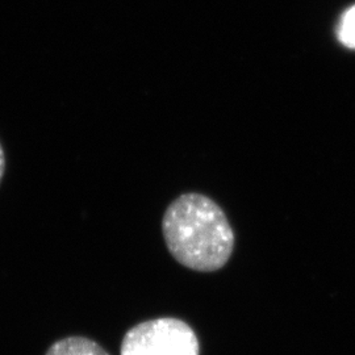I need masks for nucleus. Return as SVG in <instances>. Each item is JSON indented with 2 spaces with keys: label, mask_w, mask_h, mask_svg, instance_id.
Masks as SVG:
<instances>
[{
  "label": "nucleus",
  "mask_w": 355,
  "mask_h": 355,
  "mask_svg": "<svg viewBox=\"0 0 355 355\" xmlns=\"http://www.w3.org/2000/svg\"><path fill=\"white\" fill-rule=\"evenodd\" d=\"M162 233L171 255L193 271L220 270L234 248L228 217L202 193H184L170 204L162 218Z\"/></svg>",
  "instance_id": "1"
},
{
  "label": "nucleus",
  "mask_w": 355,
  "mask_h": 355,
  "mask_svg": "<svg viewBox=\"0 0 355 355\" xmlns=\"http://www.w3.org/2000/svg\"><path fill=\"white\" fill-rule=\"evenodd\" d=\"M120 355H200V343L187 322L154 318L127 331Z\"/></svg>",
  "instance_id": "2"
},
{
  "label": "nucleus",
  "mask_w": 355,
  "mask_h": 355,
  "mask_svg": "<svg viewBox=\"0 0 355 355\" xmlns=\"http://www.w3.org/2000/svg\"><path fill=\"white\" fill-rule=\"evenodd\" d=\"M4 171H6V155H4V150L0 145V182H1L3 175H4Z\"/></svg>",
  "instance_id": "5"
},
{
  "label": "nucleus",
  "mask_w": 355,
  "mask_h": 355,
  "mask_svg": "<svg viewBox=\"0 0 355 355\" xmlns=\"http://www.w3.org/2000/svg\"><path fill=\"white\" fill-rule=\"evenodd\" d=\"M45 355H110L102 345L87 337H66L53 343Z\"/></svg>",
  "instance_id": "3"
},
{
  "label": "nucleus",
  "mask_w": 355,
  "mask_h": 355,
  "mask_svg": "<svg viewBox=\"0 0 355 355\" xmlns=\"http://www.w3.org/2000/svg\"><path fill=\"white\" fill-rule=\"evenodd\" d=\"M337 35L346 48L355 51V6L343 13Z\"/></svg>",
  "instance_id": "4"
}]
</instances>
